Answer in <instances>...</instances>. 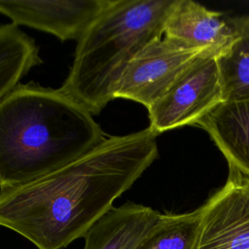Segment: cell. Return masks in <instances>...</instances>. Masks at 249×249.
Masks as SVG:
<instances>
[{"label": "cell", "mask_w": 249, "mask_h": 249, "mask_svg": "<svg viewBox=\"0 0 249 249\" xmlns=\"http://www.w3.org/2000/svg\"><path fill=\"white\" fill-rule=\"evenodd\" d=\"M157 136L149 126L107 136L49 174L0 189V226L38 249H62L84 237L157 159Z\"/></svg>", "instance_id": "1"}, {"label": "cell", "mask_w": 249, "mask_h": 249, "mask_svg": "<svg viewBox=\"0 0 249 249\" xmlns=\"http://www.w3.org/2000/svg\"><path fill=\"white\" fill-rule=\"evenodd\" d=\"M106 138L91 113L61 89L19 84L0 101V189L49 174Z\"/></svg>", "instance_id": "2"}, {"label": "cell", "mask_w": 249, "mask_h": 249, "mask_svg": "<svg viewBox=\"0 0 249 249\" xmlns=\"http://www.w3.org/2000/svg\"><path fill=\"white\" fill-rule=\"evenodd\" d=\"M176 0H113L78 40L70 71L60 88L98 115L130 60L162 38Z\"/></svg>", "instance_id": "3"}, {"label": "cell", "mask_w": 249, "mask_h": 249, "mask_svg": "<svg viewBox=\"0 0 249 249\" xmlns=\"http://www.w3.org/2000/svg\"><path fill=\"white\" fill-rule=\"evenodd\" d=\"M218 56L210 52L196 58L170 88L148 108L149 127L158 135L196 124L224 102Z\"/></svg>", "instance_id": "4"}, {"label": "cell", "mask_w": 249, "mask_h": 249, "mask_svg": "<svg viewBox=\"0 0 249 249\" xmlns=\"http://www.w3.org/2000/svg\"><path fill=\"white\" fill-rule=\"evenodd\" d=\"M206 52L209 51L167 37L153 41L127 64L116 85L114 99H129L148 109L196 58Z\"/></svg>", "instance_id": "5"}, {"label": "cell", "mask_w": 249, "mask_h": 249, "mask_svg": "<svg viewBox=\"0 0 249 249\" xmlns=\"http://www.w3.org/2000/svg\"><path fill=\"white\" fill-rule=\"evenodd\" d=\"M201 207L197 249H249V176L230 166L226 185Z\"/></svg>", "instance_id": "6"}, {"label": "cell", "mask_w": 249, "mask_h": 249, "mask_svg": "<svg viewBox=\"0 0 249 249\" xmlns=\"http://www.w3.org/2000/svg\"><path fill=\"white\" fill-rule=\"evenodd\" d=\"M113 0H0V14L13 24L79 40Z\"/></svg>", "instance_id": "7"}, {"label": "cell", "mask_w": 249, "mask_h": 249, "mask_svg": "<svg viewBox=\"0 0 249 249\" xmlns=\"http://www.w3.org/2000/svg\"><path fill=\"white\" fill-rule=\"evenodd\" d=\"M238 31L218 12L192 0H176L164 27V37L222 54L236 39Z\"/></svg>", "instance_id": "8"}, {"label": "cell", "mask_w": 249, "mask_h": 249, "mask_svg": "<svg viewBox=\"0 0 249 249\" xmlns=\"http://www.w3.org/2000/svg\"><path fill=\"white\" fill-rule=\"evenodd\" d=\"M160 216L151 207L132 202L113 206L85 234L84 249H136Z\"/></svg>", "instance_id": "9"}, {"label": "cell", "mask_w": 249, "mask_h": 249, "mask_svg": "<svg viewBox=\"0 0 249 249\" xmlns=\"http://www.w3.org/2000/svg\"><path fill=\"white\" fill-rule=\"evenodd\" d=\"M196 125L208 132L231 167L249 176V100L224 101Z\"/></svg>", "instance_id": "10"}, {"label": "cell", "mask_w": 249, "mask_h": 249, "mask_svg": "<svg viewBox=\"0 0 249 249\" xmlns=\"http://www.w3.org/2000/svg\"><path fill=\"white\" fill-rule=\"evenodd\" d=\"M41 63L39 48L30 36L13 23L0 25V101Z\"/></svg>", "instance_id": "11"}, {"label": "cell", "mask_w": 249, "mask_h": 249, "mask_svg": "<svg viewBox=\"0 0 249 249\" xmlns=\"http://www.w3.org/2000/svg\"><path fill=\"white\" fill-rule=\"evenodd\" d=\"M241 21L233 24L236 39L217 58L224 101L249 100V22Z\"/></svg>", "instance_id": "12"}, {"label": "cell", "mask_w": 249, "mask_h": 249, "mask_svg": "<svg viewBox=\"0 0 249 249\" xmlns=\"http://www.w3.org/2000/svg\"><path fill=\"white\" fill-rule=\"evenodd\" d=\"M201 207L182 214H160L136 249H197Z\"/></svg>", "instance_id": "13"}]
</instances>
